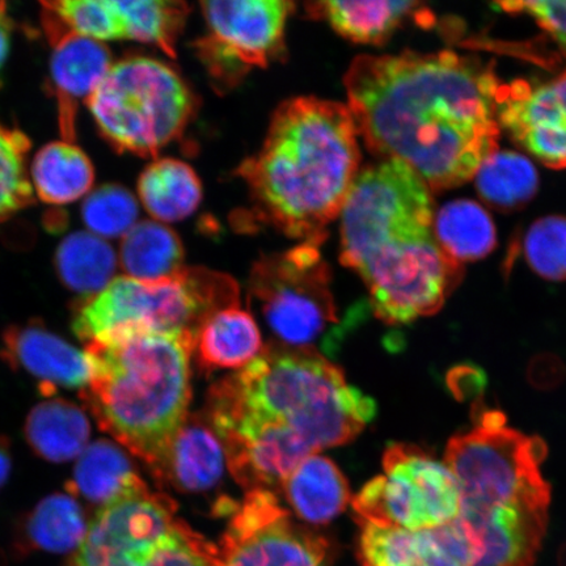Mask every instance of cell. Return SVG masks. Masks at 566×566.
<instances>
[{
	"mask_svg": "<svg viewBox=\"0 0 566 566\" xmlns=\"http://www.w3.org/2000/svg\"><path fill=\"white\" fill-rule=\"evenodd\" d=\"M501 83L452 52L363 55L345 76L359 137L433 189L462 186L499 151Z\"/></svg>",
	"mask_w": 566,
	"mask_h": 566,
	"instance_id": "6da1fadb",
	"label": "cell"
},
{
	"mask_svg": "<svg viewBox=\"0 0 566 566\" xmlns=\"http://www.w3.org/2000/svg\"><path fill=\"white\" fill-rule=\"evenodd\" d=\"M497 117L544 166L566 168V71L541 86L501 84Z\"/></svg>",
	"mask_w": 566,
	"mask_h": 566,
	"instance_id": "5bb4252c",
	"label": "cell"
},
{
	"mask_svg": "<svg viewBox=\"0 0 566 566\" xmlns=\"http://www.w3.org/2000/svg\"><path fill=\"white\" fill-rule=\"evenodd\" d=\"M12 469L11 442L9 438L0 436V488L10 478Z\"/></svg>",
	"mask_w": 566,
	"mask_h": 566,
	"instance_id": "ab89813d",
	"label": "cell"
},
{
	"mask_svg": "<svg viewBox=\"0 0 566 566\" xmlns=\"http://www.w3.org/2000/svg\"><path fill=\"white\" fill-rule=\"evenodd\" d=\"M226 464L223 443L210 421L189 415L169 443L154 476L177 491L202 493L219 484Z\"/></svg>",
	"mask_w": 566,
	"mask_h": 566,
	"instance_id": "e0dca14e",
	"label": "cell"
},
{
	"mask_svg": "<svg viewBox=\"0 0 566 566\" xmlns=\"http://www.w3.org/2000/svg\"><path fill=\"white\" fill-rule=\"evenodd\" d=\"M501 10L513 13H526L557 42L566 54V0H546V2H502L495 4Z\"/></svg>",
	"mask_w": 566,
	"mask_h": 566,
	"instance_id": "74e56055",
	"label": "cell"
},
{
	"mask_svg": "<svg viewBox=\"0 0 566 566\" xmlns=\"http://www.w3.org/2000/svg\"><path fill=\"white\" fill-rule=\"evenodd\" d=\"M217 556L214 544L179 520L144 566H214Z\"/></svg>",
	"mask_w": 566,
	"mask_h": 566,
	"instance_id": "8d00e7d4",
	"label": "cell"
},
{
	"mask_svg": "<svg viewBox=\"0 0 566 566\" xmlns=\"http://www.w3.org/2000/svg\"><path fill=\"white\" fill-rule=\"evenodd\" d=\"M358 555L363 566H420L419 533L360 523Z\"/></svg>",
	"mask_w": 566,
	"mask_h": 566,
	"instance_id": "836d02e7",
	"label": "cell"
},
{
	"mask_svg": "<svg viewBox=\"0 0 566 566\" xmlns=\"http://www.w3.org/2000/svg\"><path fill=\"white\" fill-rule=\"evenodd\" d=\"M237 304V282L208 269L184 266L172 277L158 281L122 275L102 293L77 304L73 331L86 345L112 343L140 332L196 337L205 318Z\"/></svg>",
	"mask_w": 566,
	"mask_h": 566,
	"instance_id": "8992f818",
	"label": "cell"
},
{
	"mask_svg": "<svg viewBox=\"0 0 566 566\" xmlns=\"http://www.w3.org/2000/svg\"><path fill=\"white\" fill-rule=\"evenodd\" d=\"M0 358L12 370L31 375L40 381V392L53 398L56 389L88 386L94 375L90 354L75 348L42 322L11 325L2 335Z\"/></svg>",
	"mask_w": 566,
	"mask_h": 566,
	"instance_id": "9a60e30c",
	"label": "cell"
},
{
	"mask_svg": "<svg viewBox=\"0 0 566 566\" xmlns=\"http://www.w3.org/2000/svg\"><path fill=\"white\" fill-rule=\"evenodd\" d=\"M146 488L129 455L109 440H97L84 449L66 484L69 494L96 512Z\"/></svg>",
	"mask_w": 566,
	"mask_h": 566,
	"instance_id": "ac0fdd59",
	"label": "cell"
},
{
	"mask_svg": "<svg viewBox=\"0 0 566 566\" xmlns=\"http://www.w3.org/2000/svg\"><path fill=\"white\" fill-rule=\"evenodd\" d=\"M375 415V401L315 352L264 349L209 394L217 433L266 424L298 436L316 454L353 441Z\"/></svg>",
	"mask_w": 566,
	"mask_h": 566,
	"instance_id": "277c9868",
	"label": "cell"
},
{
	"mask_svg": "<svg viewBox=\"0 0 566 566\" xmlns=\"http://www.w3.org/2000/svg\"><path fill=\"white\" fill-rule=\"evenodd\" d=\"M250 296L268 328L290 350L315 352L336 338L338 317L328 264L318 244L302 243L253 265Z\"/></svg>",
	"mask_w": 566,
	"mask_h": 566,
	"instance_id": "9c48e42d",
	"label": "cell"
},
{
	"mask_svg": "<svg viewBox=\"0 0 566 566\" xmlns=\"http://www.w3.org/2000/svg\"><path fill=\"white\" fill-rule=\"evenodd\" d=\"M547 448L539 438L509 428L499 410L485 409L475 427L452 437L444 463L457 479L460 511L520 506L549 507L542 475Z\"/></svg>",
	"mask_w": 566,
	"mask_h": 566,
	"instance_id": "ba28073f",
	"label": "cell"
},
{
	"mask_svg": "<svg viewBox=\"0 0 566 566\" xmlns=\"http://www.w3.org/2000/svg\"><path fill=\"white\" fill-rule=\"evenodd\" d=\"M525 258L533 271L549 281H566V218L546 217L528 229Z\"/></svg>",
	"mask_w": 566,
	"mask_h": 566,
	"instance_id": "e575fe53",
	"label": "cell"
},
{
	"mask_svg": "<svg viewBox=\"0 0 566 566\" xmlns=\"http://www.w3.org/2000/svg\"><path fill=\"white\" fill-rule=\"evenodd\" d=\"M91 423L75 402L49 398L35 406L24 423L27 443L35 455L51 463L77 459L87 448Z\"/></svg>",
	"mask_w": 566,
	"mask_h": 566,
	"instance_id": "603a6c76",
	"label": "cell"
},
{
	"mask_svg": "<svg viewBox=\"0 0 566 566\" xmlns=\"http://www.w3.org/2000/svg\"><path fill=\"white\" fill-rule=\"evenodd\" d=\"M201 7L208 33L196 51L219 90L235 87L282 52L294 10L286 0H209Z\"/></svg>",
	"mask_w": 566,
	"mask_h": 566,
	"instance_id": "8fae6325",
	"label": "cell"
},
{
	"mask_svg": "<svg viewBox=\"0 0 566 566\" xmlns=\"http://www.w3.org/2000/svg\"><path fill=\"white\" fill-rule=\"evenodd\" d=\"M197 364L205 373L244 369L264 352L254 317L237 306L216 311L205 318L195 337Z\"/></svg>",
	"mask_w": 566,
	"mask_h": 566,
	"instance_id": "d6986e66",
	"label": "cell"
},
{
	"mask_svg": "<svg viewBox=\"0 0 566 566\" xmlns=\"http://www.w3.org/2000/svg\"><path fill=\"white\" fill-rule=\"evenodd\" d=\"M195 337L140 332L90 344L94 375L81 398L98 427L157 473L187 420Z\"/></svg>",
	"mask_w": 566,
	"mask_h": 566,
	"instance_id": "5b68a950",
	"label": "cell"
},
{
	"mask_svg": "<svg viewBox=\"0 0 566 566\" xmlns=\"http://www.w3.org/2000/svg\"><path fill=\"white\" fill-rule=\"evenodd\" d=\"M51 75L63 140L74 142L77 105L87 103L112 67L103 42L67 31L54 34Z\"/></svg>",
	"mask_w": 566,
	"mask_h": 566,
	"instance_id": "2e32d148",
	"label": "cell"
},
{
	"mask_svg": "<svg viewBox=\"0 0 566 566\" xmlns=\"http://www.w3.org/2000/svg\"><path fill=\"white\" fill-rule=\"evenodd\" d=\"M44 6L67 31L98 42L124 40L116 0H61Z\"/></svg>",
	"mask_w": 566,
	"mask_h": 566,
	"instance_id": "d6a6232c",
	"label": "cell"
},
{
	"mask_svg": "<svg viewBox=\"0 0 566 566\" xmlns=\"http://www.w3.org/2000/svg\"><path fill=\"white\" fill-rule=\"evenodd\" d=\"M358 137L348 105L316 97L283 103L261 150L239 168L261 218L321 245L360 172Z\"/></svg>",
	"mask_w": 566,
	"mask_h": 566,
	"instance_id": "3957f363",
	"label": "cell"
},
{
	"mask_svg": "<svg viewBox=\"0 0 566 566\" xmlns=\"http://www.w3.org/2000/svg\"><path fill=\"white\" fill-rule=\"evenodd\" d=\"M473 179L480 196L500 209H515L530 201L539 182L533 163L526 157L500 150L481 165Z\"/></svg>",
	"mask_w": 566,
	"mask_h": 566,
	"instance_id": "f546056e",
	"label": "cell"
},
{
	"mask_svg": "<svg viewBox=\"0 0 566 566\" xmlns=\"http://www.w3.org/2000/svg\"><path fill=\"white\" fill-rule=\"evenodd\" d=\"M431 189L406 163L359 172L342 210V261L364 280L374 314L389 325L434 315L462 281L434 232Z\"/></svg>",
	"mask_w": 566,
	"mask_h": 566,
	"instance_id": "7a4b0ae2",
	"label": "cell"
},
{
	"mask_svg": "<svg viewBox=\"0 0 566 566\" xmlns=\"http://www.w3.org/2000/svg\"><path fill=\"white\" fill-rule=\"evenodd\" d=\"M88 527L80 500L69 493H54L21 518L15 548L23 556L32 552L55 555L77 552L86 539Z\"/></svg>",
	"mask_w": 566,
	"mask_h": 566,
	"instance_id": "ffe728a7",
	"label": "cell"
},
{
	"mask_svg": "<svg viewBox=\"0 0 566 566\" xmlns=\"http://www.w3.org/2000/svg\"><path fill=\"white\" fill-rule=\"evenodd\" d=\"M31 182L40 200L67 205L91 193L95 169L90 158L74 142H52L35 154Z\"/></svg>",
	"mask_w": 566,
	"mask_h": 566,
	"instance_id": "d4e9b609",
	"label": "cell"
},
{
	"mask_svg": "<svg viewBox=\"0 0 566 566\" xmlns=\"http://www.w3.org/2000/svg\"><path fill=\"white\" fill-rule=\"evenodd\" d=\"M122 18L124 40L154 45L169 56L176 55V42L186 25L188 6L171 0H126L116 2Z\"/></svg>",
	"mask_w": 566,
	"mask_h": 566,
	"instance_id": "f1b7e54d",
	"label": "cell"
},
{
	"mask_svg": "<svg viewBox=\"0 0 566 566\" xmlns=\"http://www.w3.org/2000/svg\"><path fill=\"white\" fill-rule=\"evenodd\" d=\"M138 217L137 198L117 184L92 190L82 207L87 231L105 240L123 239L138 223Z\"/></svg>",
	"mask_w": 566,
	"mask_h": 566,
	"instance_id": "4dcf8cb0",
	"label": "cell"
},
{
	"mask_svg": "<svg viewBox=\"0 0 566 566\" xmlns=\"http://www.w3.org/2000/svg\"><path fill=\"white\" fill-rule=\"evenodd\" d=\"M434 232L443 251L460 264L485 258L495 245L491 216L479 203L469 200L446 203L438 210Z\"/></svg>",
	"mask_w": 566,
	"mask_h": 566,
	"instance_id": "83f0119b",
	"label": "cell"
},
{
	"mask_svg": "<svg viewBox=\"0 0 566 566\" xmlns=\"http://www.w3.org/2000/svg\"><path fill=\"white\" fill-rule=\"evenodd\" d=\"M384 470L352 500L360 523L419 531L458 518L459 486L441 460L412 444H391Z\"/></svg>",
	"mask_w": 566,
	"mask_h": 566,
	"instance_id": "30bf717a",
	"label": "cell"
},
{
	"mask_svg": "<svg viewBox=\"0 0 566 566\" xmlns=\"http://www.w3.org/2000/svg\"><path fill=\"white\" fill-rule=\"evenodd\" d=\"M307 12L314 19L327 21L343 38L356 44L379 45L388 40L409 18L420 21L429 17L417 2L401 0H375V2H316L307 4Z\"/></svg>",
	"mask_w": 566,
	"mask_h": 566,
	"instance_id": "44dd1931",
	"label": "cell"
},
{
	"mask_svg": "<svg viewBox=\"0 0 566 566\" xmlns=\"http://www.w3.org/2000/svg\"><path fill=\"white\" fill-rule=\"evenodd\" d=\"M176 502L146 490L96 512L75 566H144L161 537L172 530Z\"/></svg>",
	"mask_w": 566,
	"mask_h": 566,
	"instance_id": "4fadbf2b",
	"label": "cell"
},
{
	"mask_svg": "<svg viewBox=\"0 0 566 566\" xmlns=\"http://www.w3.org/2000/svg\"><path fill=\"white\" fill-rule=\"evenodd\" d=\"M214 566H325L327 542L294 525L272 491L248 492L231 505Z\"/></svg>",
	"mask_w": 566,
	"mask_h": 566,
	"instance_id": "7c38bea8",
	"label": "cell"
},
{
	"mask_svg": "<svg viewBox=\"0 0 566 566\" xmlns=\"http://www.w3.org/2000/svg\"><path fill=\"white\" fill-rule=\"evenodd\" d=\"M11 19L7 13L6 4L0 2V69L3 67L11 46Z\"/></svg>",
	"mask_w": 566,
	"mask_h": 566,
	"instance_id": "f35d334b",
	"label": "cell"
},
{
	"mask_svg": "<svg viewBox=\"0 0 566 566\" xmlns=\"http://www.w3.org/2000/svg\"><path fill=\"white\" fill-rule=\"evenodd\" d=\"M182 261L180 238L157 221L138 222L119 245L118 263L126 277L139 281L172 277L184 268Z\"/></svg>",
	"mask_w": 566,
	"mask_h": 566,
	"instance_id": "4316f807",
	"label": "cell"
},
{
	"mask_svg": "<svg viewBox=\"0 0 566 566\" xmlns=\"http://www.w3.org/2000/svg\"><path fill=\"white\" fill-rule=\"evenodd\" d=\"M138 196L155 221L172 223L192 216L200 207L202 186L187 163L157 159L140 175Z\"/></svg>",
	"mask_w": 566,
	"mask_h": 566,
	"instance_id": "cb8c5ba5",
	"label": "cell"
},
{
	"mask_svg": "<svg viewBox=\"0 0 566 566\" xmlns=\"http://www.w3.org/2000/svg\"><path fill=\"white\" fill-rule=\"evenodd\" d=\"M30 146L23 133L0 124V222L32 203L33 187L25 166Z\"/></svg>",
	"mask_w": 566,
	"mask_h": 566,
	"instance_id": "1f68e13d",
	"label": "cell"
},
{
	"mask_svg": "<svg viewBox=\"0 0 566 566\" xmlns=\"http://www.w3.org/2000/svg\"><path fill=\"white\" fill-rule=\"evenodd\" d=\"M420 566H476L479 547L462 523L419 530Z\"/></svg>",
	"mask_w": 566,
	"mask_h": 566,
	"instance_id": "d590c367",
	"label": "cell"
},
{
	"mask_svg": "<svg viewBox=\"0 0 566 566\" xmlns=\"http://www.w3.org/2000/svg\"><path fill=\"white\" fill-rule=\"evenodd\" d=\"M86 104L103 136L139 157H155L179 138L197 106L171 66L144 55L113 63Z\"/></svg>",
	"mask_w": 566,
	"mask_h": 566,
	"instance_id": "52a82bcc",
	"label": "cell"
},
{
	"mask_svg": "<svg viewBox=\"0 0 566 566\" xmlns=\"http://www.w3.org/2000/svg\"><path fill=\"white\" fill-rule=\"evenodd\" d=\"M294 513L311 525H327L352 500L348 480L331 459L311 455L281 485Z\"/></svg>",
	"mask_w": 566,
	"mask_h": 566,
	"instance_id": "7402d4cb",
	"label": "cell"
},
{
	"mask_svg": "<svg viewBox=\"0 0 566 566\" xmlns=\"http://www.w3.org/2000/svg\"><path fill=\"white\" fill-rule=\"evenodd\" d=\"M118 254L108 240L88 231L70 233L56 248L55 272L82 301L102 293L115 280Z\"/></svg>",
	"mask_w": 566,
	"mask_h": 566,
	"instance_id": "484cf974",
	"label": "cell"
}]
</instances>
